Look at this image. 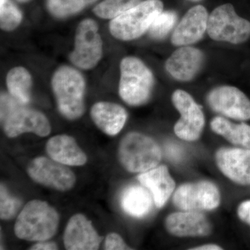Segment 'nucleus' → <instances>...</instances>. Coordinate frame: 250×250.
I'll return each mask as SVG.
<instances>
[{"label":"nucleus","mask_w":250,"mask_h":250,"mask_svg":"<svg viewBox=\"0 0 250 250\" xmlns=\"http://www.w3.org/2000/svg\"><path fill=\"white\" fill-rule=\"evenodd\" d=\"M59 221L58 213L48 204L33 200L18 215L15 233L26 241H45L57 232Z\"/></svg>","instance_id":"1"},{"label":"nucleus","mask_w":250,"mask_h":250,"mask_svg":"<svg viewBox=\"0 0 250 250\" xmlns=\"http://www.w3.org/2000/svg\"><path fill=\"white\" fill-rule=\"evenodd\" d=\"M52 88L59 111L67 119L75 120L84 113L85 81L78 70L59 67L54 72Z\"/></svg>","instance_id":"2"},{"label":"nucleus","mask_w":250,"mask_h":250,"mask_svg":"<svg viewBox=\"0 0 250 250\" xmlns=\"http://www.w3.org/2000/svg\"><path fill=\"white\" fill-rule=\"evenodd\" d=\"M119 94L131 106L147 103L154 85L152 72L142 61L134 57H125L121 62Z\"/></svg>","instance_id":"3"},{"label":"nucleus","mask_w":250,"mask_h":250,"mask_svg":"<svg viewBox=\"0 0 250 250\" xmlns=\"http://www.w3.org/2000/svg\"><path fill=\"white\" fill-rule=\"evenodd\" d=\"M164 4L161 0H146L112 20L110 32L117 39L131 41L143 35L155 18L163 12Z\"/></svg>","instance_id":"4"},{"label":"nucleus","mask_w":250,"mask_h":250,"mask_svg":"<svg viewBox=\"0 0 250 250\" xmlns=\"http://www.w3.org/2000/svg\"><path fill=\"white\" fill-rule=\"evenodd\" d=\"M122 164L131 172H144L156 167L162 157L157 143L139 133H130L122 140L119 147Z\"/></svg>","instance_id":"5"},{"label":"nucleus","mask_w":250,"mask_h":250,"mask_svg":"<svg viewBox=\"0 0 250 250\" xmlns=\"http://www.w3.org/2000/svg\"><path fill=\"white\" fill-rule=\"evenodd\" d=\"M207 31L213 40L241 44L250 38V22L238 16L233 5L225 4L212 11Z\"/></svg>","instance_id":"6"},{"label":"nucleus","mask_w":250,"mask_h":250,"mask_svg":"<svg viewBox=\"0 0 250 250\" xmlns=\"http://www.w3.org/2000/svg\"><path fill=\"white\" fill-rule=\"evenodd\" d=\"M103 56V41L98 26L91 19H85L79 24L75 35V49L70 61L83 70L93 68Z\"/></svg>","instance_id":"7"},{"label":"nucleus","mask_w":250,"mask_h":250,"mask_svg":"<svg viewBox=\"0 0 250 250\" xmlns=\"http://www.w3.org/2000/svg\"><path fill=\"white\" fill-rule=\"evenodd\" d=\"M172 103L180 113L181 118L174 125L175 134L187 141L200 138L205 125V115L190 94L177 90L172 96Z\"/></svg>","instance_id":"8"},{"label":"nucleus","mask_w":250,"mask_h":250,"mask_svg":"<svg viewBox=\"0 0 250 250\" xmlns=\"http://www.w3.org/2000/svg\"><path fill=\"white\" fill-rule=\"evenodd\" d=\"M220 195L218 187L210 182L186 184L174 192L173 202L183 210H213L220 205Z\"/></svg>","instance_id":"9"},{"label":"nucleus","mask_w":250,"mask_h":250,"mask_svg":"<svg viewBox=\"0 0 250 250\" xmlns=\"http://www.w3.org/2000/svg\"><path fill=\"white\" fill-rule=\"evenodd\" d=\"M214 111L237 120H250V100L241 90L233 86L218 87L211 90L207 98Z\"/></svg>","instance_id":"10"},{"label":"nucleus","mask_w":250,"mask_h":250,"mask_svg":"<svg viewBox=\"0 0 250 250\" xmlns=\"http://www.w3.org/2000/svg\"><path fill=\"white\" fill-rule=\"evenodd\" d=\"M28 173L38 183L65 191L75 183V174L63 164L45 157H38L31 161Z\"/></svg>","instance_id":"11"},{"label":"nucleus","mask_w":250,"mask_h":250,"mask_svg":"<svg viewBox=\"0 0 250 250\" xmlns=\"http://www.w3.org/2000/svg\"><path fill=\"white\" fill-rule=\"evenodd\" d=\"M4 130L5 134L10 138L27 132L44 137L50 134L51 126L45 115L22 106L4 122Z\"/></svg>","instance_id":"12"},{"label":"nucleus","mask_w":250,"mask_h":250,"mask_svg":"<svg viewBox=\"0 0 250 250\" xmlns=\"http://www.w3.org/2000/svg\"><path fill=\"white\" fill-rule=\"evenodd\" d=\"M221 172L241 185H250V149L222 148L215 155Z\"/></svg>","instance_id":"13"},{"label":"nucleus","mask_w":250,"mask_h":250,"mask_svg":"<svg viewBox=\"0 0 250 250\" xmlns=\"http://www.w3.org/2000/svg\"><path fill=\"white\" fill-rule=\"evenodd\" d=\"M208 16L205 6H194L174 29L171 42L175 46L192 45L201 40L207 29Z\"/></svg>","instance_id":"14"},{"label":"nucleus","mask_w":250,"mask_h":250,"mask_svg":"<svg viewBox=\"0 0 250 250\" xmlns=\"http://www.w3.org/2000/svg\"><path fill=\"white\" fill-rule=\"evenodd\" d=\"M63 241L67 250H95L99 249L103 238L84 215L77 214L69 220Z\"/></svg>","instance_id":"15"},{"label":"nucleus","mask_w":250,"mask_h":250,"mask_svg":"<svg viewBox=\"0 0 250 250\" xmlns=\"http://www.w3.org/2000/svg\"><path fill=\"white\" fill-rule=\"evenodd\" d=\"M203 62L202 51L186 46L174 51L166 61V69L176 80L189 82L196 76Z\"/></svg>","instance_id":"16"},{"label":"nucleus","mask_w":250,"mask_h":250,"mask_svg":"<svg viewBox=\"0 0 250 250\" xmlns=\"http://www.w3.org/2000/svg\"><path fill=\"white\" fill-rule=\"evenodd\" d=\"M166 227L171 234L179 237L208 236L212 230L207 217L192 210L172 213L166 218Z\"/></svg>","instance_id":"17"},{"label":"nucleus","mask_w":250,"mask_h":250,"mask_svg":"<svg viewBox=\"0 0 250 250\" xmlns=\"http://www.w3.org/2000/svg\"><path fill=\"white\" fill-rule=\"evenodd\" d=\"M143 187L152 193L154 204L158 208L166 205L175 188V182L165 166L154 167L138 177Z\"/></svg>","instance_id":"18"},{"label":"nucleus","mask_w":250,"mask_h":250,"mask_svg":"<svg viewBox=\"0 0 250 250\" xmlns=\"http://www.w3.org/2000/svg\"><path fill=\"white\" fill-rule=\"evenodd\" d=\"M95 125L105 134L116 136L123 129L127 113L123 106L111 103L95 104L90 111Z\"/></svg>","instance_id":"19"},{"label":"nucleus","mask_w":250,"mask_h":250,"mask_svg":"<svg viewBox=\"0 0 250 250\" xmlns=\"http://www.w3.org/2000/svg\"><path fill=\"white\" fill-rule=\"evenodd\" d=\"M46 150L52 159L63 165L83 166L87 161L86 156L75 139L67 135H59L49 139Z\"/></svg>","instance_id":"20"},{"label":"nucleus","mask_w":250,"mask_h":250,"mask_svg":"<svg viewBox=\"0 0 250 250\" xmlns=\"http://www.w3.org/2000/svg\"><path fill=\"white\" fill-rule=\"evenodd\" d=\"M152 193L141 186L126 188L121 198V205L128 214L142 218L150 211L152 207Z\"/></svg>","instance_id":"21"},{"label":"nucleus","mask_w":250,"mask_h":250,"mask_svg":"<svg viewBox=\"0 0 250 250\" xmlns=\"http://www.w3.org/2000/svg\"><path fill=\"white\" fill-rule=\"evenodd\" d=\"M210 127L232 144L250 149V125L235 124L223 117H215L210 123Z\"/></svg>","instance_id":"22"},{"label":"nucleus","mask_w":250,"mask_h":250,"mask_svg":"<svg viewBox=\"0 0 250 250\" xmlns=\"http://www.w3.org/2000/svg\"><path fill=\"white\" fill-rule=\"evenodd\" d=\"M9 93L20 103L25 105L30 101L32 81L29 72L22 67L11 69L6 77Z\"/></svg>","instance_id":"23"},{"label":"nucleus","mask_w":250,"mask_h":250,"mask_svg":"<svg viewBox=\"0 0 250 250\" xmlns=\"http://www.w3.org/2000/svg\"><path fill=\"white\" fill-rule=\"evenodd\" d=\"M143 0H104L93 9L94 14L104 19H114L142 2Z\"/></svg>","instance_id":"24"},{"label":"nucleus","mask_w":250,"mask_h":250,"mask_svg":"<svg viewBox=\"0 0 250 250\" xmlns=\"http://www.w3.org/2000/svg\"><path fill=\"white\" fill-rule=\"evenodd\" d=\"M97 0H47L49 12L57 18H65L80 12Z\"/></svg>","instance_id":"25"},{"label":"nucleus","mask_w":250,"mask_h":250,"mask_svg":"<svg viewBox=\"0 0 250 250\" xmlns=\"http://www.w3.org/2000/svg\"><path fill=\"white\" fill-rule=\"evenodd\" d=\"M22 21V14L11 0H0V26L5 31L14 30Z\"/></svg>","instance_id":"26"},{"label":"nucleus","mask_w":250,"mask_h":250,"mask_svg":"<svg viewBox=\"0 0 250 250\" xmlns=\"http://www.w3.org/2000/svg\"><path fill=\"white\" fill-rule=\"evenodd\" d=\"M177 14L174 11H167L161 13L153 21L149 27V34L155 39H162L172 30L177 22Z\"/></svg>","instance_id":"27"},{"label":"nucleus","mask_w":250,"mask_h":250,"mask_svg":"<svg viewBox=\"0 0 250 250\" xmlns=\"http://www.w3.org/2000/svg\"><path fill=\"white\" fill-rule=\"evenodd\" d=\"M21 200L11 196L6 188L1 184L0 190V216L2 220L14 218L21 207Z\"/></svg>","instance_id":"28"},{"label":"nucleus","mask_w":250,"mask_h":250,"mask_svg":"<svg viewBox=\"0 0 250 250\" xmlns=\"http://www.w3.org/2000/svg\"><path fill=\"white\" fill-rule=\"evenodd\" d=\"M24 105L20 103L10 94L3 93L1 95V121L4 122L15 111Z\"/></svg>","instance_id":"29"},{"label":"nucleus","mask_w":250,"mask_h":250,"mask_svg":"<svg viewBox=\"0 0 250 250\" xmlns=\"http://www.w3.org/2000/svg\"><path fill=\"white\" fill-rule=\"evenodd\" d=\"M105 250H131L126 244L121 236L117 233H110L106 238L104 244Z\"/></svg>","instance_id":"30"},{"label":"nucleus","mask_w":250,"mask_h":250,"mask_svg":"<svg viewBox=\"0 0 250 250\" xmlns=\"http://www.w3.org/2000/svg\"><path fill=\"white\" fill-rule=\"evenodd\" d=\"M238 215L242 221L250 225V200L240 205L238 208Z\"/></svg>","instance_id":"31"},{"label":"nucleus","mask_w":250,"mask_h":250,"mask_svg":"<svg viewBox=\"0 0 250 250\" xmlns=\"http://www.w3.org/2000/svg\"><path fill=\"white\" fill-rule=\"evenodd\" d=\"M166 152H167V155L169 156L170 159H179L182 156V150L178 146H175V145L169 144L166 148Z\"/></svg>","instance_id":"32"},{"label":"nucleus","mask_w":250,"mask_h":250,"mask_svg":"<svg viewBox=\"0 0 250 250\" xmlns=\"http://www.w3.org/2000/svg\"><path fill=\"white\" fill-rule=\"evenodd\" d=\"M57 249H58V247L53 242L41 241L40 243H36L30 248V250H55Z\"/></svg>","instance_id":"33"},{"label":"nucleus","mask_w":250,"mask_h":250,"mask_svg":"<svg viewBox=\"0 0 250 250\" xmlns=\"http://www.w3.org/2000/svg\"><path fill=\"white\" fill-rule=\"evenodd\" d=\"M192 250H223V248H220V246H216V245H205V246H202L197 247L196 248H193L191 249Z\"/></svg>","instance_id":"34"},{"label":"nucleus","mask_w":250,"mask_h":250,"mask_svg":"<svg viewBox=\"0 0 250 250\" xmlns=\"http://www.w3.org/2000/svg\"><path fill=\"white\" fill-rule=\"evenodd\" d=\"M18 1H21V2H24V1H27L29 0H18Z\"/></svg>","instance_id":"35"}]
</instances>
